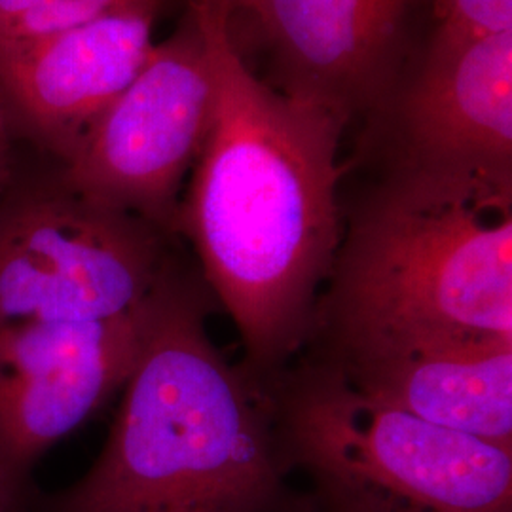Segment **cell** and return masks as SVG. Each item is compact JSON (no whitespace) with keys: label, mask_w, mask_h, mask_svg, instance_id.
Instances as JSON below:
<instances>
[{"label":"cell","mask_w":512,"mask_h":512,"mask_svg":"<svg viewBox=\"0 0 512 512\" xmlns=\"http://www.w3.org/2000/svg\"><path fill=\"white\" fill-rule=\"evenodd\" d=\"M215 78L211 124L175 219L215 304L238 329L260 384L304 348L342 239L346 122L275 92L238 54L230 18L192 6Z\"/></svg>","instance_id":"6da1fadb"},{"label":"cell","mask_w":512,"mask_h":512,"mask_svg":"<svg viewBox=\"0 0 512 512\" xmlns=\"http://www.w3.org/2000/svg\"><path fill=\"white\" fill-rule=\"evenodd\" d=\"M215 300L183 258L158 294L109 439L67 490L29 512H319L287 482L266 385L207 332Z\"/></svg>","instance_id":"7a4b0ae2"},{"label":"cell","mask_w":512,"mask_h":512,"mask_svg":"<svg viewBox=\"0 0 512 512\" xmlns=\"http://www.w3.org/2000/svg\"><path fill=\"white\" fill-rule=\"evenodd\" d=\"M321 351L512 346V173L395 160L342 230Z\"/></svg>","instance_id":"3957f363"},{"label":"cell","mask_w":512,"mask_h":512,"mask_svg":"<svg viewBox=\"0 0 512 512\" xmlns=\"http://www.w3.org/2000/svg\"><path fill=\"white\" fill-rule=\"evenodd\" d=\"M264 385L319 512H512V450L382 403L317 355Z\"/></svg>","instance_id":"277c9868"},{"label":"cell","mask_w":512,"mask_h":512,"mask_svg":"<svg viewBox=\"0 0 512 512\" xmlns=\"http://www.w3.org/2000/svg\"><path fill=\"white\" fill-rule=\"evenodd\" d=\"M175 236L88 200L52 167L0 200V327L99 323L141 310L181 256Z\"/></svg>","instance_id":"5b68a950"},{"label":"cell","mask_w":512,"mask_h":512,"mask_svg":"<svg viewBox=\"0 0 512 512\" xmlns=\"http://www.w3.org/2000/svg\"><path fill=\"white\" fill-rule=\"evenodd\" d=\"M215 103V78L194 14L154 44L143 69L55 165L88 200L148 220L175 236L177 209Z\"/></svg>","instance_id":"8992f818"},{"label":"cell","mask_w":512,"mask_h":512,"mask_svg":"<svg viewBox=\"0 0 512 512\" xmlns=\"http://www.w3.org/2000/svg\"><path fill=\"white\" fill-rule=\"evenodd\" d=\"M160 289L141 310L112 321L0 327V463L21 488L33 490L44 452L122 391Z\"/></svg>","instance_id":"52a82bcc"},{"label":"cell","mask_w":512,"mask_h":512,"mask_svg":"<svg viewBox=\"0 0 512 512\" xmlns=\"http://www.w3.org/2000/svg\"><path fill=\"white\" fill-rule=\"evenodd\" d=\"M160 4L110 12L73 29L0 48V99L16 141L63 165L143 69Z\"/></svg>","instance_id":"ba28073f"},{"label":"cell","mask_w":512,"mask_h":512,"mask_svg":"<svg viewBox=\"0 0 512 512\" xmlns=\"http://www.w3.org/2000/svg\"><path fill=\"white\" fill-rule=\"evenodd\" d=\"M410 164L512 173V31H437L401 109Z\"/></svg>","instance_id":"9c48e42d"},{"label":"cell","mask_w":512,"mask_h":512,"mask_svg":"<svg viewBox=\"0 0 512 512\" xmlns=\"http://www.w3.org/2000/svg\"><path fill=\"white\" fill-rule=\"evenodd\" d=\"M414 0H262L283 92L344 122L385 92Z\"/></svg>","instance_id":"30bf717a"},{"label":"cell","mask_w":512,"mask_h":512,"mask_svg":"<svg viewBox=\"0 0 512 512\" xmlns=\"http://www.w3.org/2000/svg\"><path fill=\"white\" fill-rule=\"evenodd\" d=\"M317 357L382 403L512 450V346H365L319 351Z\"/></svg>","instance_id":"8fae6325"},{"label":"cell","mask_w":512,"mask_h":512,"mask_svg":"<svg viewBox=\"0 0 512 512\" xmlns=\"http://www.w3.org/2000/svg\"><path fill=\"white\" fill-rule=\"evenodd\" d=\"M162 0H0V48L84 25L110 12Z\"/></svg>","instance_id":"7c38bea8"},{"label":"cell","mask_w":512,"mask_h":512,"mask_svg":"<svg viewBox=\"0 0 512 512\" xmlns=\"http://www.w3.org/2000/svg\"><path fill=\"white\" fill-rule=\"evenodd\" d=\"M439 31L484 37L512 31V0H437Z\"/></svg>","instance_id":"4fadbf2b"},{"label":"cell","mask_w":512,"mask_h":512,"mask_svg":"<svg viewBox=\"0 0 512 512\" xmlns=\"http://www.w3.org/2000/svg\"><path fill=\"white\" fill-rule=\"evenodd\" d=\"M16 135L0 99V200L16 175Z\"/></svg>","instance_id":"5bb4252c"},{"label":"cell","mask_w":512,"mask_h":512,"mask_svg":"<svg viewBox=\"0 0 512 512\" xmlns=\"http://www.w3.org/2000/svg\"><path fill=\"white\" fill-rule=\"evenodd\" d=\"M38 490H27L16 484L0 463V512H29Z\"/></svg>","instance_id":"9a60e30c"},{"label":"cell","mask_w":512,"mask_h":512,"mask_svg":"<svg viewBox=\"0 0 512 512\" xmlns=\"http://www.w3.org/2000/svg\"><path fill=\"white\" fill-rule=\"evenodd\" d=\"M260 4H262V0H190V6L211 8V10H217L228 18L238 10H249V12L256 14Z\"/></svg>","instance_id":"2e32d148"}]
</instances>
